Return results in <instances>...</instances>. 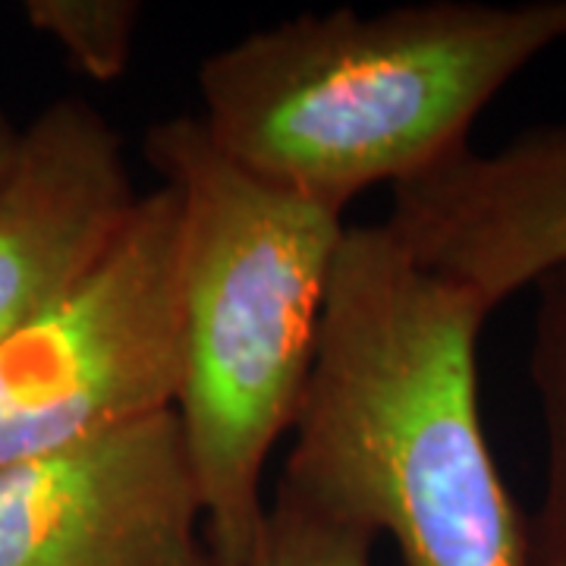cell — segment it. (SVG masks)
<instances>
[{
    "mask_svg": "<svg viewBox=\"0 0 566 566\" xmlns=\"http://www.w3.org/2000/svg\"><path fill=\"white\" fill-rule=\"evenodd\" d=\"M479 296L346 227L277 491L390 535L403 566H528L479 409Z\"/></svg>",
    "mask_w": 566,
    "mask_h": 566,
    "instance_id": "6da1fadb",
    "label": "cell"
},
{
    "mask_svg": "<svg viewBox=\"0 0 566 566\" xmlns=\"http://www.w3.org/2000/svg\"><path fill=\"white\" fill-rule=\"evenodd\" d=\"M566 44V0H428L300 13L199 66V123L230 161L344 214L463 151L488 104Z\"/></svg>",
    "mask_w": 566,
    "mask_h": 566,
    "instance_id": "7a4b0ae2",
    "label": "cell"
},
{
    "mask_svg": "<svg viewBox=\"0 0 566 566\" xmlns=\"http://www.w3.org/2000/svg\"><path fill=\"white\" fill-rule=\"evenodd\" d=\"M180 199L182 381L177 419L221 566H245L264 526V465L303 409L344 214L230 161L199 117L145 133Z\"/></svg>",
    "mask_w": 566,
    "mask_h": 566,
    "instance_id": "3957f363",
    "label": "cell"
},
{
    "mask_svg": "<svg viewBox=\"0 0 566 566\" xmlns=\"http://www.w3.org/2000/svg\"><path fill=\"white\" fill-rule=\"evenodd\" d=\"M180 249V199L158 182L102 262L0 346V469L177 409Z\"/></svg>",
    "mask_w": 566,
    "mask_h": 566,
    "instance_id": "277c9868",
    "label": "cell"
},
{
    "mask_svg": "<svg viewBox=\"0 0 566 566\" xmlns=\"http://www.w3.org/2000/svg\"><path fill=\"white\" fill-rule=\"evenodd\" d=\"M0 566H221L177 409L0 469Z\"/></svg>",
    "mask_w": 566,
    "mask_h": 566,
    "instance_id": "5b68a950",
    "label": "cell"
},
{
    "mask_svg": "<svg viewBox=\"0 0 566 566\" xmlns=\"http://www.w3.org/2000/svg\"><path fill=\"white\" fill-rule=\"evenodd\" d=\"M385 230L494 312L566 262V120L523 129L494 151L465 145L397 186Z\"/></svg>",
    "mask_w": 566,
    "mask_h": 566,
    "instance_id": "8992f818",
    "label": "cell"
},
{
    "mask_svg": "<svg viewBox=\"0 0 566 566\" xmlns=\"http://www.w3.org/2000/svg\"><path fill=\"white\" fill-rule=\"evenodd\" d=\"M136 205L120 133L95 104L61 98L22 126L0 182V346L102 262Z\"/></svg>",
    "mask_w": 566,
    "mask_h": 566,
    "instance_id": "52a82bcc",
    "label": "cell"
},
{
    "mask_svg": "<svg viewBox=\"0 0 566 566\" xmlns=\"http://www.w3.org/2000/svg\"><path fill=\"white\" fill-rule=\"evenodd\" d=\"M528 290L535 293L528 381L545 428V482L526 516L528 566H566V262Z\"/></svg>",
    "mask_w": 566,
    "mask_h": 566,
    "instance_id": "ba28073f",
    "label": "cell"
},
{
    "mask_svg": "<svg viewBox=\"0 0 566 566\" xmlns=\"http://www.w3.org/2000/svg\"><path fill=\"white\" fill-rule=\"evenodd\" d=\"M29 25L51 39L82 76L120 80L129 70L139 35L142 3L136 0H29Z\"/></svg>",
    "mask_w": 566,
    "mask_h": 566,
    "instance_id": "9c48e42d",
    "label": "cell"
},
{
    "mask_svg": "<svg viewBox=\"0 0 566 566\" xmlns=\"http://www.w3.org/2000/svg\"><path fill=\"white\" fill-rule=\"evenodd\" d=\"M378 535L274 491L245 566H378Z\"/></svg>",
    "mask_w": 566,
    "mask_h": 566,
    "instance_id": "30bf717a",
    "label": "cell"
},
{
    "mask_svg": "<svg viewBox=\"0 0 566 566\" xmlns=\"http://www.w3.org/2000/svg\"><path fill=\"white\" fill-rule=\"evenodd\" d=\"M20 133L22 126L10 120V114L0 107V182L10 174V164L17 158V148H20Z\"/></svg>",
    "mask_w": 566,
    "mask_h": 566,
    "instance_id": "8fae6325",
    "label": "cell"
}]
</instances>
